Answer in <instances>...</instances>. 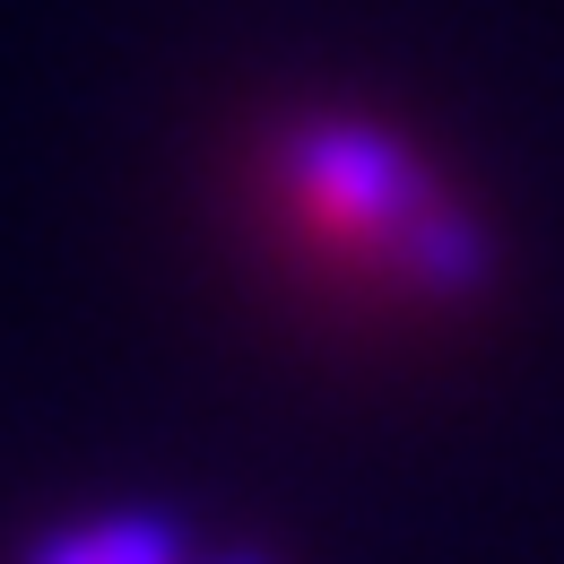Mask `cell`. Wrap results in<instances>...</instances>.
Masks as SVG:
<instances>
[{"label": "cell", "mask_w": 564, "mask_h": 564, "mask_svg": "<svg viewBox=\"0 0 564 564\" xmlns=\"http://www.w3.org/2000/svg\"><path fill=\"white\" fill-rule=\"evenodd\" d=\"M35 564H183V547L156 521H78L53 547H35Z\"/></svg>", "instance_id": "2"}, {"label": "cell", "mask_w": 564, "mask_h": 564, "mask_svg": "<svg viewBox=\"0 0 564 564\" xmlns=\"http://www.w3.org/2000/svg\"><path fill=\"white\" fill-rule=\"evenodd\" d=\"M279 209L286 226L373 286H478V235L469 217L443 200V183L425 174L409 148L356 122H304L279 148Z\"/></svg>", "instance_id": "1"}]
</instances>
